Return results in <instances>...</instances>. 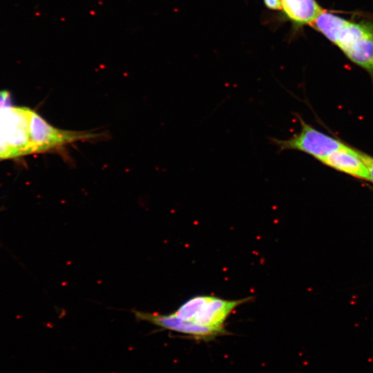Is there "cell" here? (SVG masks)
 <instances>
[{
	"label": "cell",
	"mask_w": 373,
	"mask_h": 373,
	"mask_svg": "<svg viewBox=\"0 0 373 373\" xmlns=\"http://www.w3.org/2000/svg\"><path fill=\"white\" fill-rule=\"evenodd\" d=\"M286 17L298 26L312 25L324 11L316 0H281Z\"/></svg>",
	"instance_id": "cell-8"
},
{
	"label": "cell",
	"mask_w": 373,
	"mask_h": 373,
	"mask_svg": "<svg viewBox=\"0 0 373 373\" xmlns=\"http://www.w3.org/2000/svg\"><path fill=\"white\" fill-rule=\"evenodd\" d=\"M10 106V93L7 90H0V109Z\"/></svg>",
	"instance_id": "cell-10"
},
{
	"label": "cell",
	"mask_w": 373,
	"mask_h": 373,
	"mask_svg": "<svg viewBox=\"0 0 373 373\" xmlns=\"http://www.w3.org/2000/svg\"><path fill=\"white\" fill-rule=\"evenodd\" d=\"M321 162L336 171L368 181V171L362 152L345 144L332 152Z\"/></svg>",
	"instance_id": "cell-6"
},
{
	"label": "cell",
	"mask_w": 373,
	"mask_h": 373,
	"mask_svg": "<svg viewBox=\"0 0 373 373\" xmlns=\"http://www.w3.org/2000/svg\"><path fill=\"white\" fill-rule=\"evenodd\" d=\"M135 314L142 321H147L162 328L189 335L195 338L209 339L220 334L212 329L180 320L173 314L162 315L141 312H135Z\"/></svg>",
	"instance_id": "cell-7"
},
{
	"label": "cell",
	"mask_w": 373,
	"mask_h": 373,
	"mask_svg": "<svg viewBox=\"0 0 373 373\" xmlns=\"http://www.w3.org/2000/svg\"><path fill=\"white\" fill-rule=\"evenodd\" d=\"M251 298L227 300L213 296H195L185 301L172 313L178 318L224 334V323L230 314Z\"/></svg>",
	"instance_id": "cell-2"
},
{
	"label": "cell",
	"mask_w": 373,
	"mask_h": 373,
	"mask_svg": "<svg viewBox=\"0 0 373 373\" xmlns=\"http://www.w3.org/2000/svg\"><path fill=\"white\" fill-rule=\"evenodd\" d=\"M312 26L373 77V23L352 21L324 10Z\"/></svg>",
	"instance_id": "cell-1"
},
{
	"label": "cell",
	"mask_w": 373,
	"mask_h": 373,
	"mask_svg": "<svg viewBox=\"0 0 373 373\" xmlns=\"http://www.w3.org/2000/svg\"><path fill=\"white\" fill-rule=\"evenodd\" d=\"M3 159L0 157V160H2Z\"/></svg>",
	"instance_id": "cell-12"
},
{
	"label": "cell",
	"mask_w": 373,
	"mask_h": 373,
	"mask_svg": "<svg viewBox=\"0 0 373 373\" xmlns=\"http://www.w3.org/2000/svg\"><path fill=\"white\" fill-rule=\"evenodd\" d=\"M363 158L368 171V181L373 183V157L362 153Z\"/></svg>",
	"instance_id": "cell-9"
},
{
	"label": "cell",
	"mask_w": 373,
	"mask_h": 373,
	"mask_svg": "<svg viewBox=\"0 0 373 373\" xmlns=\"http://www.w3.org/2000/svg\"><path fill=\"white\" fill-rule=\"evenodd\" d=\"M32 110L7 106L0 109V145L8 159L32 154L30 137Z\"/></svg>",
	"instance_id": "cell-3"
},
{
	"label": "cell",
	"mask_w": 373,
	"mask_h": 373,
	"mask_svg": "<svg viewBox=\"0 0 373 373\" xmlns=\"http://www.w3.org/2000/svg\"><path fill=\"white\" fill-rule=\"evenodd\" d=\"M300 131L287 139L269 137L270 143L279 152L298 151L309 155L321 162L334 151L344 145V143L331 137L307 123L303 117L296 114Z\"/></svg>",
	"instance_id": "cell-4"
},
{
	"label": "cell",
	"mask_w": 373,
	"mask_h": 373,
	"mask_svg": "<svg viewBox=\"0 0 373 373\" xmlns=\"http://www.w3.org/2000/svg\"><path fill=\"white\" fill-rule=\"evenodd\" d=\"M265 6L271 10H281L282 3L281 0H264Z\"/></svg>",
	"instance_id": "cell-11"
},
{
	"label": "cell",
	"mask_w": 373,
	"mask_h": 373,
	"mask_svg": "<svg viewBox=\"0 0 373 373\" xmlns=\"http://www.w3.org/2000/svg\"><path fill=\"white\" fill-rule=\"evenodd\" d=\"M102 134L88 131L63 130L50 125L32 111L30 117V137L33 153L58 149L68 144L96 139Z\"/></svg>",
	"instance_id": "cell-5"
}]
</instances>
